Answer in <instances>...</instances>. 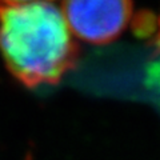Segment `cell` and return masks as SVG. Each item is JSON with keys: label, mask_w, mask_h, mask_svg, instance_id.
<instances>
[{"label": "cell", "mask_w": 160, "mask_h": 160, "mask_svg": "<svg viewBox=\"0 0 160 160\" xmlns=\"http://www.w3.org/2000/svg\"><path fill=\"white\" fill-rule=\"evenodd\" d=\"M0 51L29 88L59 83L79 58L63 11L49 2H0Z\"/></svg>", "instance_id": "cell-1"}, {"label": "cell", "mask_w": 160, "mask_h": 160, "mask_svg": "<svg viewBox=\"0 0 160 160\" xmlns=\"http://www.w3.org/2000/svg\"><path fill=\"white\" fill-rule=\"evenodd\" d=\"M71 32L91 44L111 43L128 26L132 3L122 0H82L62 4Z\"/></svg>", "instance_id": "cell-2"}, {"label": "cell", "mask_w": 160, "mask_h": 160, "mask_svg": "<svg viewBox=\"0 0 160 160\" xmlns=\"http://www.w3.org/2000/svg\"><path fill=\"white\" fill-rule=\"evenodd\" d=\"M159 38H160V19H159Z\"/></svg>", "instance_id": "cell-3"}]
</instances>
